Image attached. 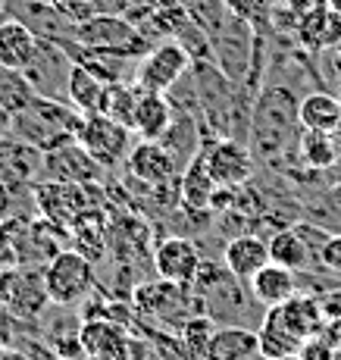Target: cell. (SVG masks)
<instances>
[{"label": "cell", "mask_w": 341, "mask_h": 360, "mask_svg": "<svg viewBox=\"0 0 341 360\" xmlns=\"http://www.w3.org/2000/svg\"><path fill=\"white\" fill-rule=\"evenodd\" d=\"M297 131L304 129L301 120H297L291 91L273 88L257 103L254 126H250V154L266 163H276L279 157L288 154V148H297V138H301Z\"/></svg>", "instance_id": "1"}, {"label": "cell", "mask_w": 341, "mask_h": 360, "mask_svg": "<svg viewBox=\"0 0 341 360\" xmlns=\"http://www.w3.org/2000/svg\"><path fill=\"white\" fill-rule=\"evenodd\" d=\"M0 304L22 323L41 320V314L51 307L44 266H38V263H16V266L0 269Z\"/></svg>", "instance_id": "2"}, {"label": "cell", "mask_w": 341, "mask_h": 360, "mask_svg": "<svg viewBox=\"0 0 341 360\" xmlns=\"http://www.w3.org/2000/svg\"><path fill=\"white\" fill-rule=\"evenodd\" d=\"M44 279H47V295L51 304L57 307H72V304L85 301L94 288V263L75 248L53 254L44 263Z\"/></svg>", "instance_id": "3"}, {"label": "cell", "mask_w": 341, "mask_h": 360, "mask_svg": "<svg viewBox=\"0 0 341 360\" xmlns=\"http://www.w3.org/2000/svg\"><path fill=\"white\" fill-rule=\"evenodd\" d=\"M191 304L194 295L185 292V285H176V282H144V285L135 288V310L144 323H154V326H163L169 332H179L182 323L191 316Z\"/></svg>", "instance_id": "4"}, {"label": "cell", "mask_w": 341, "mask_h": 360, "mask_svg": "<svg viewBox=\"0 0 341 360\" xmlns=\"http://www.w3.org/2000/svg\"><path fill=\"white\" fill-rule=\"evenodd\" d=\"M75 38H79L82 47L94 53H116V57H129L131 51H141V32L122 16H113V13H97V16H88L85 22L75 25Z\"/></svg>", "instance_id": "5"}, {"label": "cell", "mask_w": 341, "mask_h": 360, "mask_svg": "<svg viewBox=\"0 0 341 360\" xmlns=\"http://www.w3.org/2000/svg\"><path fill=\"white\" fill-rule=\"evenodd\" d=\"M131 138H135V131L129 126H122V122L110 120L103 113H94V116H82L79 138L75 141L101 166H113V163H122L129 157V150L135 148Z\"/></svg>", "instance_id": "6"}, {"label": "cell", "mask_w": 341, "mask_h": 360, "mask_svg": "<svg viewBox=\"0 0 341 360\" xmlns=\"http://www.w3.org/2000/svg\"><path fill=\"white\" fill-rule=\"evenodd\" d=\"M188 66H191V53H188L179 41L169 38V41H163V44H157L154 51L141 60L138 75H135V88L138 91L166 94L188 72Z\"/></svg>", "instance_id": "7"}, {"label": "cell", "mask_w": 341, "mask_h": 360, "mask_svg": "<svg viewBox=\"0 0 341 360\" xmlns=\"http://www.w3.org/2000/svg\"><path fill=\"white\" fill-rule=\"evenodd\" d=\"M200 263L204 260H200L198 245L191 238H185V235H169V238L157 241V248H154L157 279L176 282V285H191Z\"/></svg>", "instance_id": "8"}, {"label": "cell", "mask_w": 341, "mask_h": 360, "mask_svg": "<svg viewBox=\"0 0 341 360\" xmlns=\"http://www.w3.org/2000/svg\"><path fill=\"white\" fill-rule=\"evenodd\" d=\"M85 185H75V182H41L34 185V204H38L41 219L53 226H72L79 213H85Z\"/></svg>", "instance_id": "9"}, {"label": "cell", "mask_w": 341, "mask_h": 360, "mask_svg": "<svg viewBox=\"0 0 341 360\" xmlns=\"http://www.w3.org/2000/svg\"><path fill=\"white\" fill-rule=\"evenodd\" d=\"M125 169L131 179L144 185H163L176 179V154L163 141H135V148L125 157Z\"/></svg>", "instance_id": "10"}, {"label": "cell", "mask_w": 341, "mask_h": 360, "mask_svg": "<svg viewBox=\"0 0 341 360\" xmlns=\"http://www.w3.org/2000/svg\"><path fill=\"white\" fill-rule=\"evenodd\" d=\"M207 154V166L213 172V182L219 188H235L250 176L254 169V154L238 141H217L213 148L204 150Z\"/></svg>", "instance_id": "11"}, {"label": "cell", "mask_w": 341, "mask_h": 360, "mask_svg": "<svg viewBox=\"0 0 341 360\" xmlns=\"http://www.w3.org/2000/svg\"><path fill=\"white\" fill-rule=\"evenodd\" d=\"M172 122H176V113H172V103L166 101V94L138 91L135 120H131V131L138 141H163L172 131Z\"/></svg>", "instance_id": "12"}, {"label": "cell", "mask_w": 341, "mask_h": 360, "mask_svg": "<svg viewBox=\"0 0 341 360\" xmlns=\"http://www.w3.org/2000/svg\"><path fill=\"white\" fill-rule=\"evenodd\" d=\"M38 34L19 19L0 22V69L6 72H25L38 57Z\"/></svg>", "instance_id": "13"}, {"label": "cell", "mask_w": 341, "mask_h": 360, "mask_svg": "<svg viewBox=\"0 0 341 360\" xmlns=\"http://www.w3.org/2000/svg\"><path fill=\"white\" fill-rule=\"evenodd\" d=\"M47 169L57 182H75V185H85V182H94L101 176V163L82 148L79 141H69V144H60V148L47 150L44 157Z\"/></svg>", "instance_id": "14"}, {"label": "cell", "mask_w": 341, "mask_h": 360, "mask_svg": "<svg viewBox=\"0 0 341 360\" xmlns=\"http://www.w3.org/2000/svg\"><path fill=\"white\" fill-rule=\"evenodd\" d=\"M247 292L263 310L282 307L285 301H291V297L297 295V273L279 266V263H266V266L247 282Z\"/></svg>", "instance_id": "15"}, {"label": "cell", "mask_w": 341, "mask_h": 360, "mask_svg": "<svg viewBox=\"0 0 341 360\" xmlns=\"http://www.w3.org/2000/svg\"><path fill=\"white\" fill-rule=\"evenodd\" d=\"M222 263L238 282H250L269 263V245L260 235H238L226 245Z\"/></svg>", "instance_id": "16"}, {"label": "cell", "mask_w": 341, "mask_h": 360, "mask_svg": "<svg viewBox=\"0 0 341 360\" xmlns=\"http://www.w3.org/2000/svg\"><path fill=\"white\" fill-rule=\"evenodd\" d=\"M217 188H219V185L213 182V172H210V166H207V154L200 150V154H194L191 163L185 166L182 182H179V195H182V204L188 207V210H194V213L210 210Z\"/></svg>", "instance_id": "17"}, {"label": "cell", "mask_w": 341, "mask_h": 360, "mask_svg": "<svg viewBox=\"0 0 341 360\" xmlns=\"http://www.w3.org/2000/svg\"><path fill=\"white\" fill-rule=\"evenodd\" d=\"M254 357H260L257 332L245 326H219L204 351V360H254Z\"/></svg>", "instance_id": "18"}, {"label": "cell", "mask_w": 341, "mask_h": 360, "mask_svg": "<svg viewBox=\"0 0 341 360\" xmlns=\"http://www.w3.org/2000/svg\"><path fill=\"white\" fill-rule=\"evenodd\" d=\"M66 94L82 116H94V113H101V107H103L107 82L97 72H91L85 63H75L66 75Z\"/></svg>", "instance_id": "19"}, {"label": "cell", "mask_w": 341, "mask_h": 360, "mask_svg": "<svg viewBox=\"0 0 341 360\" xmlns=\"http://www.w3.org/2000/svg\"><path fill=\"white\" fill-rule=\"evenodd\" d=\"M297 120L307 131H338L341 126V98L329 91H310L297 103Z\"/></svg>", "instance_id": "20"}, {"label": "cell", "mask_w": 341, "mask_h": 360, "mask_svg": "<svg viewBox=\"0 0 341 360\" xmlns=\"http://www.w3.org/2000/svg\"><path fill=\"white\" fill-rule=\"evenodd\" d=\"M257 345H260V357L263 360H273V357L297 354L304 342L288 326H285L282 316H279V310L273 307V310H266V316H263V326L257 329Z\"/></svg>", "instance_id": "21"}, {"label": "cell", "mask_w": 341, "mask_h": 360, "mask_svg": "<svg viewBox=\"0 0 341 360\" xmlns=\"http://www.w3.org/2000/svg\"><path fill=\"white\" fill-rule=\"evenodd\" d=\"M269 245V263H279L285 269H301L310 266V245L301 229H279L266 238Z\"/></svg>", "instance_id": "22"}, {"label": "cell", "mask_w": 341, "mask_h": 360, "mask_svg": "<svg viewBox=\"0 0 341 360\" xmlns=\"http://www.w3.org/2000/svg\"><path fill=\"white\" fill-rule=\"evenodd\" d=\"M276 310H279L282 323L295 332L301 342L319 335V329H323V307L307 295H295L291 301H285L282 307H276Z\"/></svg>", "instance_id": "23"}, {"label": "cell", "mask_w": 341, "mask_h": 360, "mask_svg": "<svg viewBox=\"0 0 341 360\" xmlns=\"http://www.w3.org/2000/svg\"><path fill=\"white\" fill-rule=\"evenodd\" d=\"M125 332L120 326H113V316H103V320H88L85 326L79 329V342L82 351L88 357H103V354H113L125 345Z\"/></svg>", "instance_id": "24"}, {"label": "cell", "mask_w": 341, "mask_h": 360, "mask_svg": "<svg viewBox=\"0 0 341 360\" xmlns=\"http://www.w3.org/2000/svg\"><path fill=\"white\" fill-rule=\"evenodd\" d=\"M297 160H301L307 169H332L338 163V150H335V138L329 131H301L295 148Z\"/></svg>", "instance_id": "25"}, {"label": "cell", "mask_w": 341, "mask_h": 360, "mask_svg": "<svg viewBox=\"0 0 341 360\" xmlns=\"http://www.w3.org/2000/svg\"><path fill=\"white\" fill-rule=\"evenodd\" d=\"M213 332H217V320L210 314H191L176 335H179V345L185 348V354H191L194 360H204V351L210 345Z\"/></svg>", "instance_id": "26"}, {"label": "cell", "mask_w": 341, "mask_h": 360, "mask_svg": "<svg viewBox=\"0 0 341 360\" xmlns=\"http://www.w3.org/2000/svg\"><path fill=\"white\" fill-rule=\"evenodd\" d=\"M135 103H138V88L135 85L129 88V85H122V82H107V94H103L101 113L131 129V120H135Z\"/></svg>", "instance_id": "27"}, {"label": "cell", "mask_w": 341, "mask_h": 360, "mask_svg": "<svg viewBox=\"0 0 341 360\" xmlns=\"http://www.w3.org/2000/svg\"><path fill=\"white\" fill-rule=\"evenodd\" d=\"M316 260L323 263L326 269H332V273H341V235H329V238L319 245Z\"/></svg>", "instance_id": "28"}, {"label": "cell", "mask_w": 341, "mask_h": 360, "mask_svg": "<svg viewBox=\"0 0 341 360\" xmlns=\"http://www.w3.org/2000/svg\"><path fill=\"white\" fill-rule=\"evenodd\" d=\"M304 360H335V351H332V345H326L319 335L307 338V342L301 345V351H297Z\"/></svg>", "instance_id": "29"}, {"label": "cell", "mask_w": 341, "mask_h": 360, "mask_svg": "<svg viewBox=\"0 0 341 360\" xmlns=\"http://www.w3.org/2000/svg\"><path fill=\"white\" fill-rule=\"evenodd\" d=\"M53 4H57V10H60L66 19H72L75 25L85 22V19L91 16V6H88L85 0H53Z\"/></svg>", "instance_id": "30"}, {"label": "cell", "mask_w": 341, "mask_h": 360, "mask_svg": "<svg viewBox=\"0 0 341 360\" xmlns=\"http://www.w3.org/2000/svg\"><path fill=\"white\" fill-rule=\"evenodd\" d=\"M232 6L241 13V16H250L254 10H263V6H266V0H232Z\"/></svg>", "instance_id": "31"}, {"label": "cell", "mask_w": 341, "mask_h": 360, "mask_svg": "<svg viewBox=\"0 0 341 360\" xmlns=\"http://www.w3.org/2000/svg\"><path fill=\"white\" fill-rule=\"evenodd\" d=\"M0 360H29L25 354H19V351H4V357Z\"/></svg>", "instance_id": "32"}, {"label": "cell", "mask_w": 341, "mask_h": 360, "mask_svg": "<svg viewBox=\"0 0 341 360\" xmlns=\"http://www.w3.org/2000/svg\"><path fill=\"white\" fill-rule=\"evenodd\" d=\"M332 138H335V150H338V160H341V126H338V131H332Z\"/></svg>", "instance_id": "33"}, {"label": "cell", "mask_w": 341, "mask_h": 360, "mask_svg": "<svg viewBox=\"0 0 341 360\" xmlns=\"http://www.w3.org/2000/svg\"><path fill=\"white\" fill-rule=\"evenodd\" d=\"M273 360H304L301 354H288V357H273Z\"/></svg>", "instance_id": "34"}, {"label": "cell", "mask_w": 341, "mask_h": 360, "mask_svg": "<svg viewBox=\"0 0 341 360\" xmlns=\"http://www.w3.org/2000/svg\"><path fill=\"white\" fill-rule=\"evenodd\" d=\"M4 351H6V348H4V345H0V357H4Z\"/></svg>", "instance_id": "35"}, {"label": "cell", "mask_w": 341, "mask_h": 360, "mask_svg": "<svg viewBox=\"0 0 341 360\" xmlns=\"http://www.w3.org/2000/svg\"><path fill=\"white\" fill-rule=\"evenodd\" d=\"M254 360H257V357H254Z\"/></svg>", "instance_id": "36"}]
</instances>
